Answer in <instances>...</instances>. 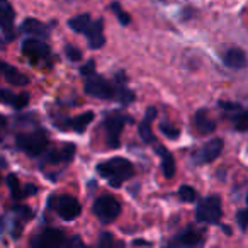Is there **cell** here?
<instances>
[{
    "mask_svg": "<svg viewBox=\"0 0 248 248\" xmlns=\"http://www.w3.org/2000/svg\"><path fill=\"white\" fill-rule=\"evenodd\" d=\"M93 66H95V63L90 60L89 63H87L85 66H82V75H85V77H90V75H93Z\"/></svg>",
    "mask_w": 248,
    "mask_h": 248,
    "instance_id": "35",
    "label": "cell"
},
{
    "mask_svg": "<svg viewBox=\"0 0 248 248\" xmlns=\"http://www.w3.org/2000/svg\"><path fill=\"white\" fill-rule=\"evenodd\" d=\"M12 28H14V11L7 2H0V29L7 34V38H12L14 36Z\"/></svg>",
    "mask_w": 248,
    "mask_h": 248,
    "instance_id": "16",
    "label": "cell"
},
{
    "mask_svg": "<svg viewBox=\"0 0 248 248\" xmlns=\"http://www.w3.org/2000/svg\"><path fill=\"white\" fill-rule=\"evenodd\" d=\"M97 247L99 248H121L117 240L110 233H100L99 241H97Z\"/></svg>",
    "mask_w": 248,
    "mask_h": 248,
    "instance_id": "24",
    "label": "cell"
},
{
    "mask_svg": "<svg viewBox=\"0 0 248 248\" xmlns=\"http://www.w3.org/2000/svg\"><path fill=\"white\" fill-rule=\"evenodd\" d=\"M175 240L179 241L184 248H201L204 245L202 233H201V231H197V230H192V228L182 231V233H180Z\"/></svg>",
    "mask_w": 248,
    "mask_h": 248,
    "instance_id": "12",
    "label": "cell"
},
{
    "mask_svg": "<svg viewBox=\"0 0 248 248\" xmlns=\"http://www.w3.org/2000/svg\"><path fill=\"white\" fill-rule=\"evenodd\" d=\"M0 72L4 73L5 80H7L9 83H12V85H28V82H29V78L24 73H21L17 68H14V66L5 65V63H0Z\"/></svg>",
    "mask_w": 248,
    "mask_h": 248,
    "instance_id": "20",
    "label": "cell"
},
{
    "mask_svg": "<svg viewBox=\"0 0 248 248\" xmlns=\"http://www.w3.org/2000/svg\"><path fill=\"white\" fill-rule=\"evenodd\" d=\"M93 214H95L100 223H112L121 214L119 201L114 196H109V194L97 197L95 202H93Z\"/></svg>",
    "mask_w": 248,
    "mask_h": 248,
    "instance_id": "2",
    "label": "cell"
},
{
    "mask_svg": "<svg viewBox=\"0 0 248 248\" xmlns=\"http://www.w3.org/2000/svg\"><path fill=\"white\" fill-rule=\"evenodd\" d=\"M233 124L238 131H248V112H241L240 110V114H234Z\"/></svg>",
    "mask_w": 248,
    "mask_h": 248,
    "instance_id": "26",
    "label": "cell"
},
{
    "mask_svg": "<svg viewBox=\"0 0 248 248\" xmlns=\"http://www.w3.org/2000/svg\"><path fill=\"white\" fill-rule=\"evenodd\" d=\"M155 150H156V153H158L160 160H162L163 175H165L167 179H172V177L175 175V160H173V155L162 145L155 146Z\"/></svg>",
    "mask_w": 248,
    "mask_h": 248,
    "instance_id": "18",
    "label": "cell"
},
{
    "mask_svg": "<svg viewBox=\"0 0 248 248\" xmlns=\"http://www.w3.org/2000/svg\"><path fill=\"white\" fill-rule=\"evenodd\" d=\"M163 248H184V247H182V245L179 243V241L175 240V241H172V243L165 245V247H163Z\"/></svg>",
    "mask_w": 248,
    "mask_h": 248,
    "instance_id": "36",
    "label": "cell"
},
{
    "mask_svg": "<svg viewBox=\"0 0 248 248\" xmlns=\"http://www.w3.org/2000/svg\"><path fill=\"white\" fill-rule=\"evenodd\" d=\"M92 121H93V112L92 110H87V112H82L80 116L73 117V119H66L65 123H62V126L73 129V131H77V133H83Z\"/></svg>",
    "mask_w": 248,
    "mask_h": 248,
    "instance_id": "17",
    "label": "cell"
},
{
    "mask_svg": "<svg viewBox=\"0 0 248 248\" xmlns=\"http://www.w3.org/2000/svg\"><path fill=\"white\" fill-rule=\"evenodd\" d=\"M221 153H223V140L214 138V140H209L201 150H197V152L194 153L192 160H194V163H197V165L211 163V162H214Z\"/></svg>",
    "mask_w": 248,
    "mask_h": 248,
    "instance_id": "9",
    "label": "cell"
},
{
    "mask_svg": "<svg viewBox=\"0 0 248 248\" xmlns=\"http://www.w3.org/2000/svg\"><path fill=\"white\" fill-rule=\"evenodd\" d=\"M160 131H162L169 140H177V138H179V135H180V129L175 128V126H173V124H170V123H162V124H160Z\"/></svg>",
    "mask_w": 248,
    "mask_h": 248,
    "instance_id": "27",
    "label": "cell"
},
{
    "mask_svg": "<svg viewBox=\"0 0 248 248\" xmlns=\"http://www.w3.org/2000/svg\"><path fill=\"white\" fill-rule=\"evenodd\" d=\"M22 31L28 32V34L32 36H39V38H48V28H46L43 22L36 21V19H26L22 22Z\"/></svg>",
    "mask_w": 248,
    "mask_h": 248,
    "instance_id": "21",
    "label": "cell"
},
{
    "mask_svg": "<svg viewBox=\"0 0 248 248\" xmlns=\"http://www.w3.org/2000/svg\"><path fill=\"white\" fill-rule=\"evenodd\" d=\"M247 204H248V196H247Z\"/></svg>",
    "mask_w": 248,
    "mask_h": 248,
    "instance_id": "38",
    "label": "cell"
},
{
    "mask_svg": "<svg viewBox=\"0 0 248 248\" xmlns=\"http://www.w3.org/2000/svg\"><path fill=\"white\" fill-rule=\"evenodd\" d=\"M90 24H92V19H90L89 14L77 16V17H73L68 21L70 29H73L75 32H82V34H85L87 29L90 28Z\"/></svg>",
    "mask_w": 248,
    "mask_h": 248,
    "instance_id": "22",
    "label": "cell"
},
{
    "mask_svg": "<svg viewBox=\"0 0 248 248\" xmlns=\"http://www.w3.org/2000/svg\"><path fill=\"white\" fill-rule=\"evenodd\" d=\"M4 124H5V119L0 117V141H2V129H4Z\"/></svg>",
    "mask_w": 248,
    "mask_h": 248,
    "instance_id": "37",
    "label": "cell"
},
{
    "mask_svg": "<svg viewBox=\"0 0 248 248\" xmlns=\"http://www.w3.org/2000/svg\"><path fill=\"white\" fill-rule=\"evenodd\" d=\"M22 53L32 62H39V60H46L49 56V46L41 39H26L22 43Z\"/></svg>",
    "mask_w": 248,
    "mask_h": 248,
    "instance_id": "10",
    "label": "cell"
},
{
    "mask_svg": "<svg viewBox=\"0 0 248 248\" xmlns=\"http://www.w3.org/2000/svg\"><path fill=\"white\" fill-rule=\"evenodd\" d=\"M83 89H85L87 95L95 97V99H114L117 95V87L97 75L87 77V82Z\"/></svg>",
    "mask_w": 248,
    "mask_h": 248,
    "instance_id": "4",
    "label": "cell"
},
{
    "mask_svg": "<svg viewBox=\"0 0 248 248\" xmlns=\"http://www.w3.org/2000/svg\"><path fill=\"white\" fill-rule=\"evenodd\" d=\"M7 184H9V189H11V192H12V197H16V199H24V197H26L24 187H21L17 177L9 175L7 177Z\"/></svg>",
    "mask_w": 248,
    "mask_h": 248,
    "instance_id": "23",
    "label": "cell"
},
{
    "mask_svg": "<svg viewBox=\"0 0 248 248\" xmlns=\"http://www.w3.org/2000/svg\"><path fill=\"white\" fill-rule=\"evenodd\" d=\"M194 128L197 129L199 135H209V133L214 131L216 124H214V121L209 117L207 110L199 109L196 114H194Z\"/></svg>",
    "mask_w": 248,
    "mask_h": 248,
    "instance_id": "15",
    "label": "cell"
},
{
    "mask_svg": "<svg viewBox=\"0 0 248 248\" xmlns=\"http://www.w3.org/2000/svg\"><path fill=\"white\" fill-rule=\"evenodd\" d=\"M221 199L219 196H209L197 206L196 217L199 223H209V224H217L221 219Z\"/></svg>",
    "mask_w": 248,
    "mask_h": 248,
    "instance_id": "3",
    "label": "cell"
},
{
    "mask_svg": "<svg viewBox=\"0 0 248 248\" xmlns=\"http://www.w3.org/2000/svg\"><path fill=\"white\" fill-rule=\"evenodd\" d=\"M75 156V146L73 145H63L62 148L53 150L48 156H46V162L48 163H66L70 160H73Z\"/></svg>",
    "mask_w": 248,
    "mask_h": 248,
    "instance_id": "19",
    "label": "cell"
},
{
    "mask_svg": "<svg viewBox=\"0 0 248 248\" xmlns=\"http://www.w3.org/2000/svg\"><path fill=\"white\" fill-rule=\"evenodd\" d=\"M223 62H224V65L230 66V68L241 70V68H245V66H247L248 60H247V55H245L243 49H240V48H231V49H228V51L224 53Z\"/></svg>",
    "mask_w": 248,
    "mask_h": 248,
    "instance_id": "13",
    "label": "cell"
},
{
    "mask_svg": "<svg viewBox=\"0 0 248 248\" xmlns=\"http://www.w3.org/2000/svg\"><path fill=\"white\" fill-rule=\"evenodd\" d=\"M97 172L100 177L107 180L110 186L119 187L123 182L129 180L135 175V167L129 160L126 158H110L107 162H102L97 165Z\"/></svg>",
    "mask_w": 248,
    "mask_h": 248,
    "instance_id": "1",
    "label": "cell"
},
{
    "mask_svg": "<svg viewBox=\"0 0 248 248\" xmlns=\"http://www.w3.org/2000/svg\"><path fill=\"white\" fill-rule=\"evenodd\" d=\"M0 63H2V62H0Z\"/></svg>",
    "mask_w": 248,
    "mask_h": 248,
    "instance_id": "39",
    "label": "cell"
},
{
    "mask_svg": "<svg viewBox=\"0 0 248 248\" xmlns=\"http://www.w3.org/2000/svg\"><path fill=\"white\" fill-rule=\"evenodd\" d=\"M29 102V95L28 93H19V95H16V100L12 106L16 107V109H22V107H26Z\"/></svg>",
    "mask_w": 248,
    "mask_h": 248,
    "instance_id": "31",
    "label": "cell"
},
{
    "mask_svg": "<svg viewBox=\"0 0 248 248\" xmlns=\"http://www.w3.org/2000/svg\"><path fill=\"white\" fill-rule=\"evenodd\" d=\"M219 107H223V109H226V110H240V109H241V107L238 106V104L228 102V100H221V102H219Z\"/></svg>",
    "mask_w": 248,
    "mask_h": 248,
    "instance_id": "34",
    "label": "cell"
},
{
    "mask_svg": "<svg viewBox=\"0 0 248 248\" xmlns=\"http://www.w3.org/2000/svg\"><path fill=\"white\" fill-rule=\"evenodd\" d=\"M110 9L114 11V14H116V17L119 19L121 24H123V26H128V24H129V21H131V19H129V16L126 14V12H124L123 9H121V5L117 4V2L110 4Z\"/></svg>",
    "mask_w": 248,
    "mask_h": 248,
    "instance_id": "28",
    "label": "cell"
},
{
    "mask_svg": "<svg viewBox=\"0 0 248 248\" xmlns=\"http://www.w3.org/2000/svg\"><path fill=\"white\" fill-rule=\"evenodd\" d=\"M49 202L55 207L56 214L65 221L77 219L80 216V213H82V206L73 196H56Z\"/></svg>",
    "mask_w": 248,
    "mask_h": 248,
    "instance_id": "6",
    "label": "cell"
},
{
    "mask_svg": "<svg viewBox=\"0 0 248 248\" xmlns=\"http://www.w3.org/2000/svg\"><path fill=\"white\" fill-rule=\"evenodd\" d=\"M17 146L26 152L31 156H38L48 146V136L43 131H34V133H26V135L17 136Z\"/></svg>",
    "mask_w": 248,
    "mask_h": 248,
    "instance_id": "5",
    "label": "cell"
},
{
    "mask_svg": "<svg viewBox=\"0 0 248 248\" xmlns=\"http://www.w3.org/2000/svg\"><path fill=\"white\" fill-rule=\"evenodd\" d=\"M87 39H89V45L92 49H99L104 46L106 39H104V24L102 21H95L90 24V28L85 32Z\"/></svg>",
    "mask_w": 248,
    "mask_h": 248,
    "instance_id": "14",
    "label": "cell"
},
{
    "mask_svg": "<svg viewBox=\"0 0 248 248\" xmlns=\"http://www.w3.org/2000/svg\"><path fill=\"white\" fill-rule=\"evenodd\" d=\"M66 248H89L78 236H72L66 241Z\"/></svg>",
    "mask_w": 248,
    "mask_h": 248,
    "instance_id": "33",
    "label": "cell"
},
{
    "mask_svg": "<svg viewBox=\"0 0 248 248\" xmlns=\"http://www.w3.org/2000/svg\"><path fill=\"white\" fill-rule=\"evenodd\" d=\"M65 53L66 56H68L72 62H78V60H82V53H80V49H77L75 46H66L65 48Z\"/></svg>",
    "mask_w": 248,
    "mask_h": 248,
    "instance_id": "30",
    "label": "cell"
},
{
    "mask_svg": "<svg viewBox=\"0 0 248 248\" xmlns=\"http://www.w3.org/2000/svg\"><path fill=\"white\" fill-rule=\"evenodd\" d=\"M155 116H156L155 107H148L145 114V119L141 121V124H140V128H138V135H140V138H141V141L148 143V145L156 141L155 135H153V131H152V121L155 119Z\"/></svg>",
    "mask_w": 248,
    "mask_h": 248,
    "instance_id": "11",
    "label": "cell"
},
{
    "mask_svg": "<svg viewBox=\"0 0 248 248\" xmlns=\"http://www.w3.org/2000/svg\"><path fill=\"white\" fill-rule=\"evenodd\" d=\"M126 117L119 112H109L104 121V129H106V140L107 146L110 148H117L119 146V138L123 133L124 124H126Z\"/></svg>",
    "mask_w": 248,
    "mask_h": 248,
    "instance_id": "7",
    "label": "cell"
},
{
    "mask_svg": "<svg viewBox=\"0 0 248 248\" xmlns=\"http://www.w3.org/2000/svg\"><path fill=\"white\" fill-rule=\"evenodd\" d=\"M179 197L184 202H194L197 199V192L196 189H192L190 186H182L179 189Z\"/></svg>",
    "mask_w": 248,
    "mask_h": 248,
    "instance_id": "25",
    "label": "cell"
},
{
    "mask_svg": "<svg viewBox=\"0 0 248 248\" xmlns=\"http://www.w3.org/2000/svg\"><path fill=\"white\" fill-rule=\"evenodd\" d=\"M66 243L65 234L60 230H43L31 240V248H63Z\"/></svg>",
    "mask_w": 248,
    "mask_h": 248,
    "instance_id": "8",
    "label": "cell"
},
{
    "mask_svg": "<svg viewBox=\"0 0 248 248\" xmlns=\"http://www.w3.org/2000/svg\"><path fill=\"white\" fill-rule=\"evenodd\" d=\"M236 219H238V224L241 226V230H247L248 226V209H243L236 214Z\"/></svg>",
    "mask_w": 248,
    "mask_h": 248,
    "instance_id": "32",
    "label": "cell"
},
{
    "mask_svg": "<svg viewBox=\"0 0 248 248\" xmlns=\"http://www.w3.org/2000/svg\"><path fill=\"white\" fill-rule=\"evenodd\" d=\"M16 100V95L11 92V90H5V89H0V102L2 104H9V106H12Z\"/></svg>",
    "mask_w": 248,
    "mask_h": 248,
    "instance_id": "29",
    "label": "cell"
}]
</instances>
